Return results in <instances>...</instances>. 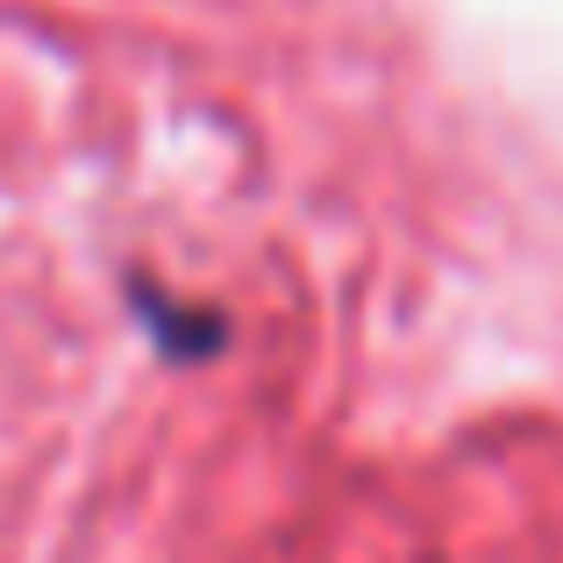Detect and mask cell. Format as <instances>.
Listing matches in <instances>:
<instances>
[{"label":"cell","instance_id":"obj_1","mask_svg":"<svg viewBox=\"0 0 563 563\" xmlns=\"http://www.w3.org/2000/svg\"><path fill=\"white\" fill-rule=\"evenodd\" d=\"M136 300V314L151 321V343L165 350V357H179V364H200V357H214L221 350V314H207V307H179L172 292H157V286H136L129 292Z\"/></svg>","mask_w":563,"mask_h":563}]
</instances>
